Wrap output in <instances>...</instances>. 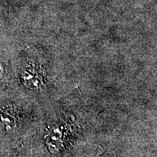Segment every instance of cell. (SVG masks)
<instances>
[{"mask_svg": "<svg viewBox=\"0 0 157 157\" xmlns=\"http://www.w3.org/2000/svg\"><path fill=\"white\" fill-rule=\"evenodd\" d=\"M2 74H3V68L1 66V65H0V78H1V76H2Z\"/></svg>", "mask_w": 157, "mask_h": 157, "instance_id": "cell-2", "label": "cell"}, {"mask_svg": "<svg viewBox=\"0 0 157 157\" xmlns=\"http://www.w3.org/2000/svg\"><path fill=\"white\" fill-rule=\"evenodd\" d=\"M0 123L7 130V129L12 128L14 125V119L9 113H1Z\"/></svg>", "mask_w": 157, "mask_h": 157, "instance_id": "cell-1", "label": "cell"}]
</instances>
